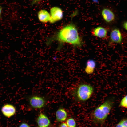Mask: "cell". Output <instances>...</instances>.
<instances>
[{"label": "cell", "mask_w": 127, "mask_h": 127, "mask_svg": "<svg viewBox=\"0 0 127 127\" xmlns=\"http://www.w3.org/2000/svg\"><path fill=\"white\" fill-rule=\"evenodd\" d=\"M29 105L34 109H40L44 107L47 103V100L44 97L38 95H34L28 98Z\"/></svg>", "instance_id": "cell-4"}, {"label": "cell", "mask_w": 127, "mask_h": 127, "mask_svg": "<svg viewBox=\"0 0 127 127\" xmlns=\"http://www.w3.org/2000/svg\"><path fill=\"white\" fill-rule=\"evenodd\" d=\"M67 113L66 110L62 107L59 108L56 112V119L58 122H63L67 118Z\"/></svg>", "instance_id": "cell-10"}, {"label": "cell", "mask_w": 127, "mask_h": 127, "mask_svg": "<svg viewBox=\"0 0 127 127\" xmlns=\"http://www.w3.org/2000/svg\"><path fill=\"white\" fill-rule=\"evenodd\" d=\"M92 32L94 36L100 38H104L107 36V30L104 27L99 26L95 28Z\"/></svg>", "instance_id": "cell-12"}, {"label": "cell", "mask_w": 127, "mask_h": 127, "mask_svg": "<svg viewBox=\"0 0 127 127\" xmlns=\"http://www.w3.org/2000/svg\"><path fill=\"white\" fill-rule=\"evenodd\" d=\"M113 104L112 99H108L96 108L91 114L94 122L98 124H103L108 117Z\"/></svg>", "instance_id": "cell-3"}, {"label": "cell", "mask_w": 127, "mask_h": 127, "mask_svg": "<svg viewBox=\"0 0 127 127\" xmlns=\"http://www.w3.org/2000/svg\"><path fill=\"white\" fill-rule=\"evenodd\" d=\"M2 12V8L1 6H0V16L1 15Z\"/></svg>", "instance_id": "cell-21"}, {"label": "cell", "mask_w": 127, "mask_h": 127, "mask_svg": "<svg viewBox=\"0 0 127 127\" xmlns=\"http://www.w3.org/2000/svg\"><path fill=\"white\" fill-rule=\"evenodd\" d=\"M18 127H31L27 123L25 122H23L21 123Z\"/></svg>", "instance_id": "cell-17"}, {"label": "cell", "mask_w": 127, "mask_h": 127, "mask_svg": "<svg viewBox=\"0 0 127 127\" xmlns=\"http://www.w3.org/2000/svg\"><path fill=\"white\" fill-rule=\"evenodd\" d=\"M54 39L61 43H69L75 47H80L83 44L77 28L72 23L66 25L60 30Z\"/></svg>", "instance_id": "cell-1"}, {"label": "cell", "mask_w": 127, "mask_h": 127, "mask_svg": "<svg viewBox=\"0 0 127 127\" xmlns=\"http://www.w3.org/2000/svg\"><path fill=\"white\" fill-rule=\"evenodd\" d=\"M101 14L103 19L107 23L112 22L115 19V16L114 12L108 8L103 9L102 11Z\"/></svg>", "instance_id": "cell-9"}, {"label": "cell", "mask_w": 127, "mask_h": 127, "mask_svg": "<svg viewBox=\"0 0 127 127\" xmlns=\"http://www.w3.org/2000/svg\"><path fill=\"white\" fill-rule=\"evenodd\" d=\"M123 26L124 28L127 31V20L123 22Z\"/></svg>", "instance_id": "cell-19"}, {"label": "cell", "mask_w": 127, "mask_h": 127, "mask_svg": "<svg viewBox=\"0 0 127 127\" xmlns=\"http://www.w3.org/2000/svg\"><path fill=\"white\" fill-rule=\"evenodd\" d=\"M1 111L5 117L10 118L14 116L16 112V109L13 105L9 103L4 104L2 107Z\"/></svg>", "instance_id": "cell-6"}, {"label": "cell", "mask_w": 127, "mask_h": 127, "mask_svg": "<svg viewBox=\"0 0 127 127\" xmlns=\"http://www.w3.org/2000/svg\"><path fill=\"white\" fill-rule=\"evenodd\" d=\"M38 17L41 22L45 23L49 22L51 19L50 14L46 10L42 9L39 11L38 13Z\"/></svg>", "instance_id": "cell-11"}, {"label": "cell", "mask_w": 127, "mask_h": 127, "mask_svg": "<svg viewBox=\"0 0 127 127\" xmlns=\"http://www.w3.org/2000/svg\"><path fill=\"white\" fill-rule=\"evenodd\" d=\"M96 66V63L95 61L93 60H88L86 63L85 69V73L87 74H92L94 72Z\"/></svg>", "instance_id": "cell-13"}, {"label": "cell", "mask_w": 127, "mask_h": 127, "mask_svg": "<svg viewBox=\"0 0 127 127\" xmlns=\"http://www.w3.org/2000/svg\"><path fill=\"white\" fill-rule=\"evenodd\" d=\"M66 123L68 127H76V122L74 119L72 118H69L67 119Z\"/></svg>", "instance_id": "cell-14"}, {"label": "cell", "mask_w": 127, "mask_h": 127, "mask_svg": "<svg viewBox=\"0 0 127 127\" xmlns=\"http://www.w3.org/2000/svg\"><path fill=\"white\" fill-rule=\"evenodd\" d=\"M115 127H127V119H124L121 121Z\"/></svg>", "instance_id": "cell-15"}, {"label": "cell", "mask_w": 127, "mask_h": 127, "mask_svg": "<svg viewBox=\"0 0 127 127\" xmlns=\"http://www.w3.org/2000/svg\"><path fill=\"white\" fill-rule=\"evenodd\" d=\"M93 87L90 84L82 83L75 87L69 89L68 93L76 100L81 102L88 100L94 91Z\"/></svg>", "instance_id": "cell-2"}, {"label": "cell", "mask_w": 127, "mask_h": 127, "mask_svg": "<svg viewBox=\"0 0 127 127\" xmlns=\"http://www.w3.org/2000/svg\"><path fill=\"white\" fill-rule=\"evenodd\" d=\"M59 127H68L66 123L62 122L59 125Z\"/></svg>", "instance_id": "cell-18"}, {"label": "cell", "mask_w": 127, "mask_h": 127, "mask_svg": "<svg viewBox=\"0 0 127 127\" xmlns=\"http://www.w3.org/2000/svg\"><path fill=\"white\" fill-rule=\"evenodd\" d=\"M38 127H49L51 121L48 117L44 114L39 113L36 119Z\"/></svg>", "instance_id": "cell-8"}, {"label": "cell", "mask_w": 127, "mask_h": 127, "mask_svg": "<svg viewBox=\"0 0 127 127\" xmlns=\"http://www.w3.org/2000/svg\"><path fill=\"white\" fill-rule=\"evenodd\" d=\"M51 19L49 22L51 23H55L62 19L63 12L60 8L56 6L53 7L50 10Z\"/></svg>", "instance_id": "cell-5"}, {"label": "cell", "mask_w": 127, "mask_h": 127, "mask_svg": "<svg viewBox=\"0 0 127 127\" xmlns=\"http://www.w3.org/2000/svg\"><path fill=\"white\" fill-rule=\"evenodd\" d=\"M42 0H33L32 2V5Z\"/></svg>", "instance_id": "cell-20"}, {"label": "cell", "mask_w": 127, "mask_h": 127, "mask_svg": "<svg viewBox=\"0 0 127 127\" xmlns=\"http://www.w3.org/2000/svg\"><path fill=\"white\" fill-rule=\"evenodd\" d=\"M122 36L119 29L115 28L111 30L110 35L111 43L120 44L122 42Z\"/></svg>", "instance_id": "cell-7"}, {"label": "cell", "mask_w": 127, "mask_h": 127, "mask_svg": "<svg viewBox=\"0 0 127 127\" xmlns=\"http://www.w3.org/2000/svg\"><path fill=\"white\" fill-rule=\"evenodd\" d=\"M120 105L122 107L127 108V95L122 99L121 101Z\"/></svg>", "instance_id": "cell-16"}]
</instances>
